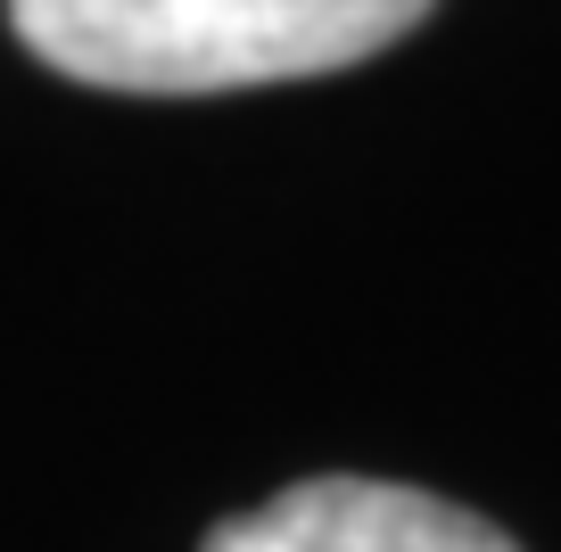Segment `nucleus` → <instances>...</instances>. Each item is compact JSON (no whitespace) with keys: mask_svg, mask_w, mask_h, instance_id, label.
Masks as SVG:
<instances>
[{"mask_svg":"<svg viewBox=\"0 0 561 552\" xmlns=\"http://www.w3.org/2000/svg\"><path fill=\"white\" fill-rule=\"evenodd\" d=\"M421 18L430 0H9V25L42 67L149 100L339 74Z\"/></svg>","mask_w":561,"mask_h":552,"instance_id":"f257e3e1","label":"nucleus"},{"mask_svg":"<svg viewBox=\"0 0 561 552\" xmlns=\"http://www.w3.org/2000/svg\"><path fill=\"white\" fill-rule=\"evenodd\" d=\"M207 552H520L495 519L397 479H298L273 503L224 519Z\"/></svg>","mask_w":561,"mask_h":552,"instance_id":"f03ea898","label":"nucleus"}]
</instances>
